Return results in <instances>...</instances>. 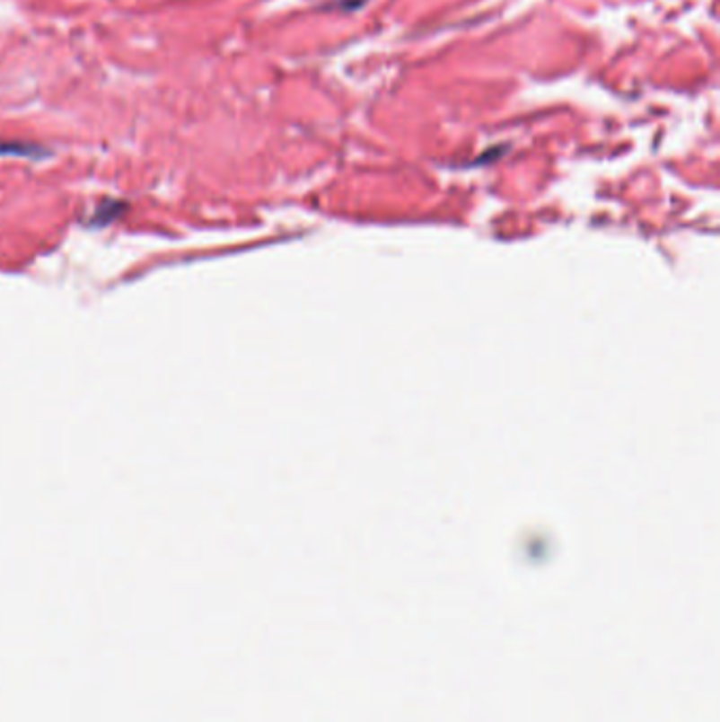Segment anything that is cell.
<instances>
[{"mask_svg": "<svg viewBox=\"0 0 720 722\" xmlns=\"http://www.w3.org/2000/svg\"><path fill=\"white\" fill-rule=\"evenodd\" d=\"M0 154H20V156H40L45 150L28 142H0Z\"/></svg>", "mask_w": 720, "mask_h": 722, "instance_id": "obj_1", "label": "cell"}]
</instances>
